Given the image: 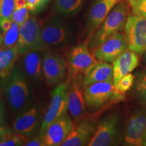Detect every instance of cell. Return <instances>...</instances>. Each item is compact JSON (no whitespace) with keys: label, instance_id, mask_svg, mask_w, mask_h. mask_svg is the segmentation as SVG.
Instances as JSON below:
<instances>
[{"label":"cell","instance_id":"cell-1","mask_svg":"<svg viewBox=\"0 0 146 146\" xmlns=\"http://www.w3.org/2000/svg\"><path fill=\"white\" fill-rule=\"evenodd\" d=\"M0 87L14 112L21 113L30 107L31 94L28 76L18 65L14 66L8 76L0 78Z\"/></svg>","mask_w":146,"mask_h":146},{"label":"cell","instance_id":"cell-2","mask_svg":"<svg viewBox=\"0 0 146 146\" xmlns=\"http://www.w3.org/2000/svg\"><path fill=\"white\" fill-rule=\"evenodd\" d=\"M83 94L89 112H97L111 104L124 99L123 95L116 92L113 80L94 83L83 87Z\"/></svg>","mask_w":146,"mask_h":146},{"label":"cell","instance_id":"cell-3","mask_svg":"<svg viewBox=\"0 0 146 146\" xmlns=\"http://www.w3.org/2000/svg\"><path fill=\"white\" fill-rule=\"evenodd\" d=\"M128 14L129 8L127 3L120 2L115 5L101 27L91 37L88 45L89 50L93 51L112 35L123 31L125 27Z\"/></svg>","mask_w":146,"mask_h":146},{"label":"cell","instance_id":"cell-4","mask_svg":"<svg viewBox=\"0 0 146 146\" xmlns=\"http://www.w3.org/2000/svg\"><path fill=\"white\" fill-rule=\"evenodd\" d=\"M41 36L45 50L63 47L72 40V32L60 17L51 18L41 26Z\"/></svg>","mask_w":146,"mask_h":146},{"label":"cell","instance_id":"cell-5","mask_svg":"<svg viewBox=\"0 0 146 146\" xmlns=\"http://www.w3.org/2000/svg\"><path fill=\"white\" fill-rule=\"evenodd\" d=\"M98 60L91 54L87 43H83L72 47L68 54V80L70 83L73 78L84 76L91 70Z\"/></svg>","mask_w":146,"mask_h":146},{"label":"cell","instance_id":"cell-6","mask_svg":"<svg viewBox=\"0 0 146 146\" xmlns=\"http://www.w3.org/2000/svg\"><path fill=\"white\" fill-rule=\"evenodd\" d=\"M118 139L119 116L116 113H111L101 120L87 145H114L118 143Z\"/></svg>","mask_w":146,"mask_h":146},{"label":"cell","instance_id":"cell-7","mask_svg":"<svg viewBox=\"0 0 146 146\" xmlns=\"http://www.w3.org/2000/svg\"><path fill=\"white\" fill-rule=\"evenodd\" d=\"M16 45L21 55L31 50H45L41 39V25L36 18H29L20 27L19 37Z\"/></svg>","mask_w":146,"mask_h":146},{"label":"cell","instance_id":"cell-8","mask_svg":"<svg viewBox=\"0 0 146 146\" xmlns=\"http://www.w3.org/2000/svg\"><path fill=\"white\" fill-rule=\"evenodd\" d=\"M68 85L60 83L52 92L51 102L42 121L39 136L41 137L47 127L58 118L66 114L68 111L67 104V91Z\"/></svg>","mask_w":146,"mask_h":146},{"label":"cell","instance_id":"cell-9","mask_svg":"<svg viewBox=\"0 0 146 146\" xmlns=\"http://www.w3.org/2000/svg\"><path fill=\"white\" fill-rule=\"evenodd\" d=\"M125 36L128 48L142 54L146 50V18L131 15L126 21Z\"/></svg>","mask_w":146,"mask_h":146},{"label":"cell","instance_id":"cell-10","mask_svg":"<svg viewBox=\"0 0 146 146\" xmlns=\"http://www.w3.org/2000/svg\"><path fill=\"white\" fill-rule=\"evenodd\" d=\"M83 76L73 78L68 84L67 91L68 111L76 123L86 120L87 108L82 86Z\"/></svg>","mask_w":146,"mask_h":146},{"label":"cell","instance_id":"cell-11","mask_svg":"<svg viewBox=\"0 0 146 146\" xmlns=\"http://www.w3.org/2000/svg\"><path fill=\"white\" fill-rule=\"evenodd\" d=\"M127 49L125 34L117 32L109 36L92 52L98 61L111 63L114 62Z\"/></svg>","mask_w":146,"mask_h":146},{"label":"cell","instance_id":"cell-12","mask_svg":"<svg viewBox=\"0 0 146 146\" xmlns=\"http://www.w3.org/2000/svg\"><path fill=\"white\" fill-rule=\"evenodd\" d=\"M66 68L67 63L62 55L49 52L43 55V76L49 86L62 83Z\"/></svg>","mask_w":146,"mask_h":146},{"label":"cell","instance_id":"cell-13","mask_svg":"<svg viewBox=\"0 0 146 146\" xmlns=\"http://www.w3.org/2000/svg\"><path fill=\"white\" fill-rule=\"evenodd\" d=\"M124 143L129 146L146 145V109L134 112L129 118Z\"/></svg>","mask_w":146,"mask_h":146},{"label":"cell","instance_id":"cell-14","mask_svg":"<svg viewBox=\"0 0 146 146\" xmlns=\"http://www.w3.org/2000/svg\"><path fill=\"white\" fill-rule=\"evenodd\" d=\"M75 123L66 114L50 124L41 136L45 146L62 145Z\"/></svg>","mask_w":146,"mask_h":146},{"label":"cell","instance_id":"cell-15","mask_svg":"<svg viewBox=\"0 0 146 146\" xmlns=\"http://www.w3.org/2000/svg\"><path fill=\"white\" fill-rule=\"evenodd\" d=\"M119 0H96L91 5L87 18L86 29L91 36L105 21Z\"/></svg>","mask_w":146,"mask_h":146},{"label":"cell","instance_id":"cell-16","mask_svg":"<svg viewBox=\"0 0 146 146\" xmlns=\"http://www.w3.org/2000/svg\"><path fill=\"white\" fill-rule=\"evenodd\" d=\"M96 129L95 124L89 120H84L78 123H75L62 146L87 145Z\"/></svg>","mask_w":146,"mask_h":146},{"label":"cell","instance_id":"cell-17","mask_svg":"<svg viewBox=\"0 0 146 146\" xmlns=\"http://www.w3.org/2000/svg\"><path fill=\"white\" fill-rule=\"evenodd\" d=\"M39 111L37 107L30 106L20 113L14 119L12 126L16 133L30 136L39 125Z\"/></svg>","mask_w":146,"mask_h":146},{"label":"cell","instance_id":"cell-18","mask_svg":"<svg viewBox=\"0 0 146 146\" xmlns=\"http://www.w3.org/2000/svg\"><path fill=\"white\" fill-rule=\"evenodd\" d=\"M139 57L136 52L131 50L124 52L113 62V81L114 85L126 74H129L138 66Z\"/></svg>","mask_w":146,"mask_h":146},{"label":"cell","instance_id":"cell-19","mask_svg":"<svg viewBox=\"0 0 146 146\" xmlns=\"http://www.w3.org/2000/svg\"><path fill=\"white\" fill-rule=\"evenodd\" d=\"M40 50H31L23 54V64L25 72L35 83L41 81L43 76V56Z\"/></svg>","mask_w":146,"mask_h":146},{"label":"cell","instance_id":"cell-20","mask_svg":"<svg viewBox=\"0 0 146 146\" xmlns=\"http://www.w3.org/2000/svg\"><path fill=\"white\" fill-rule=\"evenodd\" d=\"M113 80V66L108 62L99 61L83 76L82 86H88L91 84Z\"/></svg>","mask_w":146,"mask_h":146},{"label":"cell","instance_id":"cell-21","mask_svg":"<svg viewBox=\"0 0 146 146\" xmlns=\"http://www.w3.org/2000/svg\"><path fill=\"white\" fill-rule=\"evenodd\" d=\"M19 55L17 45L8 48L0 46V78L8 75L15 66Z\"/></svg>","mask_w":146,"mask_h":146},{"label":"cell","instance_id":"cell-22","mask_svg":"<svg viewBox=\"0 0 146 146\" xmlns=\"http://www.w3.org/2000/svg\"><path fill=\"white\" fill-rule=\"evenodd\" d=\"M85 0H55L54 10L58 14L64 16H73L77 14Z\"/></svg>","mask_w":146,"mask_h":146},{"label":"cell","instance_id":"cell-23","mask_svg":"<svg viewBox=\"0 0 146 146\" xmlns=\"http://www.w3.org/2000/svg\"><path fill=\"white\" fill-rule=\"evenodd\" d=\"M20 27L18 24L12 21L11 27L7 31L2 33V44L1 46L5 48L16 45L19 37Z\"/></svg>","mask_w":146,"mask_h":146},{"label":"cell","instance_id":"cell-24","mask_svg":"<svg viewBox=\"0 0 146 146\" xmlns=\"http://www.w3.org/2000/svg\"><path fill=\"white\" fill-rule=\"evenodd\" d=\"M15 8V0H0V21L12 19Z\"/></svg>","mask_w":146,"mask_h":146},{"label":"cell","instance_id":"cell-25","mask_svg":"<svg viewBox=\"0 0 146 146\" xmlns=\"http://www.w3.org/2000/svg\"><path fill=\"white\" fill-rule=\"evenodd\" d=\"M28 137L20 134L12 133L8 138L0 142V146H20L25 145L28 141Z\"/></svg>","mask_w":146,"mask_h":146},{"label":"cell","instance_id":"cell-26","mask_svg":"<svg viewBox=\"0 0 146 146\" xmlns=\"http://www.w3.org/2000/svg\"><path fill=\"white\" fill-rule=\"evenodd\" d=\"M135 80V76L131 73L126 74L123 76L116 85H115V89L116 92L120 95H124L131 89Z\"/></svg>","mask_w":146,"mask_h":146},{"label":"cell","instance_id":"cell-27","mask_svg":"<svg viewBox=\"0 0 146 146\" xmlns=\"http://www.w3.org/2000/svg\"><path fill=\"white\" fill-rule=\"evenodd\" d=\"M29 12L28 7L24 6L23 8H15L12 16V21L18 24L20 27L29 20Z\"/></svg>","mask_w":146,"mask_h":146},{"label":"cell","instance_id":"cell-28","mask_svg":"<svg viewBox=\"0 0 146 146\" xmlns=\"http://www.w3.org/2000/svg\"><path fill=\"white\" fill-rule=\"evenodd\" d=\"M136 91L140 101L146 104V71L141 72L136 82Z\"/></svg>","mask_w":146,"mask_h":146},{"label":"cell","instance_id":"cell-29","mask_svg":"<svg viewBox=\"0 0 146 146\" xmlns=\"http://www.w3.org/2000/svg\"><path fill=\"white\" fill-rule=\"evenodd\" d=\"M129 3L132 8L133 15L146 18V0H133Z\"/></svg>","mask_w":146,"mask_h":146},{"label":"cell","instance_id":"cell-30","mask_svg":"<svg viewBox=\"0 0 146 146\" xmlns=\"http://www.w3.org/2000/svg\"><path fill=\"white\" fill-rule=\"evenodd\" d=\"M26 146H45L43 139L39 136L38 138H33L31 140H28L25 145Z\"/></svg>","mask_w":146,"mask_h":146},{"label":"cell","instance_id":"cell-31","mask_svg":"<svg viewBox=\"0 0 146 146\" xmlns=\"http://www.w3.org/2000/svg\"><path fill=\"white\" fill-rule=\"evenodd\" d=\"M50 1L51 0H36V14L39 13L42 10H44Z\"/></svg>","mask_w":146,"mask_h":146},{"label":"cell","instance_id":"cell-32","mask_svg":"<svg viewBox=\"0 0 146 146\" xmlns=\"http://www.w3.org/2000/svg\"><path fill=\"white\" fill-rule=\"evenodd\" d=\"M12 23V19H5L0 21V30H1V33L7 31L11 27Z\"/></svg>","mask_w":146,"mask_h":146},{"label":"cell","instance_id":"cell-33","mask_svg":"<svg viewBox=\"0 0 146 146\" xmlns=\"http://www.w3.org/2000/svg\"><path fill=\"white\" fill-rule=\"evenodd\" d=\"M27 3V6L28 7L29 10L33 14H36V0H25Z\"/></svg>","mask_w":146,"mask_h":146},{"label":"cell","instance_id":"cell-34","mask_svg":"<svg viewBox=\"0 0 146 146\" xmlns=\"http://www.w3.org/2000/svg\"><path fill=\"white\" fill-rule=\"evenodd\" d=\"M11 131L7 130L6 129L3 128L2 126H0V141H3L8 137L12 134Z\"/></svg>","mask_w":146,"mask_h":146},{"label":"cell","instance_id":"cell-35","mask_svg":"<svg viewBox=\"0 0 146 146\" xmlns=\"http://www.w3.org/2000/svg\"><path fill=\"white\" fill-rule=\"evenodd\" d=\"M5 123V119H4V112H3V106L1 105V102H0V126H2L4 125Z\"/></svg>","mask_w":146,"mask_h":146},{"label":"cell","instance_id":"cell-36","mask_svg":"<svg viewBox=\"0 0 146 146\" xmlns=\"http://www.w3.org/2000/svg\"><path fill=\"white\" fill-rule=\"evenodd\" d=\"M15 5L16 8H20L27 6V3L25 0H15Z\"/></svg>","mask_w":146,"mask_h":146},{"label":"cell","instance_id":"cell-37","mask_svg":"<svg viewBox=\"0 0 146 146\" xmlns=\"http://www.w3.org/2000/svg\"><path fill=\"white\" fill-rule=\"evenodd\" d=\"M2 44V33H1V30H0V46Z\"/></svg>","mask_w":146,"mask_h":146},{"label":"cell","instance_id":"cell-38","mask_svg":"<svg viewBox=\"0 0 146 146\" xmlns=\"http://www.w3.org/2000/svg\"><path fill=\"white\" fill-rule=\"evenodd\" d=\"M143 60H144V62H146V50L145 52H144V56H143Z\"/></svg>","mask_w":146,"mask_h":146},{"label":"cell","instance_id":"cell-39","mask_svg":"<svg viewBox=\"0 0 146 146\" xmlns=\"http://www.w3.org/2000/svg\"><path fill=\"white\" fill-rule=\"evenodd\" d=\"M128 1H129V2H131V1H132L133 0H128Z\"/></svg>","mask_w":146,"mask_h":146},{"label":"cell","instance_id":"cell-40","mask_svg":"<svg viewBox=\"0 0 146 146\" xmlns=\"http://www.w3.org/2000/svg\"><path fill=\"white\" fill-rule=\"evenodd\" d=\"M0 142H1V141H0Z\"/></svg>","mask_w":146,"mask_h":146}]
</instances>
